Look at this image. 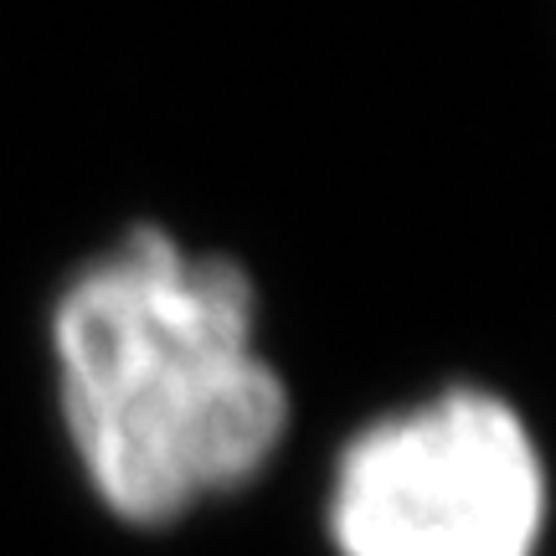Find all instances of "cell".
<instances>
[{
	"label": "cell",
	"instance_id": "2",
	"mask_svg": "<svg viewBox=\"0 0 556 556\" xmlns=\"http://www.w3.org/2000/svg\"><path fill=\"white\" fill-rule=\"evenodd\" d=\"M325 526L336 556H536L546 464L510 402L454 387L340 448Z\"/></svg>",
	"mask_w": 556,
	"mask_h": 556
},
{
	"label": "cell",
	"instance_id": "1",
	"mask_svg": "<svg viewBox=\"0 0 556 556\" xmlns=\"http://www.w3.org/2000/svg\"><path fill=\"white\" fill-rule=\"evenodd\" d=\"M52 361L73 454L129 526L242 490L289 428L248 274L160 227H135L67 278Z\"/></svg>",
	"mask_w": 556,
	"mask_h": 556
}]
</instances>
